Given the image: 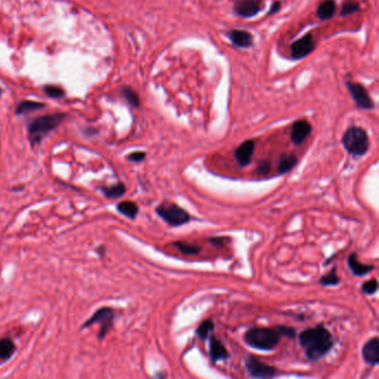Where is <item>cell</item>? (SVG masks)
Here are the masks:
<instances>
[{"label": "cell", "mask_w": 379, "mask_h": 379, "mask_svg": "<svg viewBox=\"0 0 379 379\" xmlns=\"http://www.w3.org/2000/svg\"><path fill=\"white\" fill-rule=\"evenodd\" d=\"M299 344L311 362H317L326 356L334 347V338L323 326L308 328L299 334Z\"/></svg>", "instance_id": "cell-1"}, {"label": "cell", "mask_w": 379, "mask_h": 379, "mask_svg": "<svg viewBox=\"0 0 379 379\" xmlns=\"http://www.w3.org/2000/svg\"><path fill=\"white\" fill-rule=\"evenodd\" d=\"M279 331L272 328H251L246 332L244 339L251 348L258 350H272L281 342Z\"/></svg>", "instance_id": "cell-2"}, {"label": "cell", "mask_w": 379, "mask_h": 379, "mask_svg": "<svg viewBox=\"0 0 379 379\" xmlns=\"http://www.w3.org/2000/svg\"><path fill=\"white\" fill-rule=\"evenodd\" d=\"M64 114H51L42 116L32 121L28 127L29 141L32 146L38 145L46 135L57 128L61 123L64 121Z\"/></svg>", "instance_id": "cell-3"}, {"label": "cell", "mask_w": 379, "mask_h": 379, "mask_svg": "<svg viewBox=\"0 0 379 379\" xmlns=\"http://www.w3.org/2000/svg\"><path fill=\"white\" fill-rule=\"evenodd\" d=\"M343 145L352 156H364L369 149L367 132L361 127H350L343 136Z\"/></svg>", "instance_id": "cell-4"}, {"label": "cell", "mask_w": 379, "mask_h": 379, "mask_svg": "<svg viewBox=\"0 0 379 379\" xmlns=\"http://www.w3.org/2000/svg\"><path fill=\"white\" fill-rule=\"evenodd\" d=\"M156 212L172 227H179L191 221V217L184 208L176 204L165 203L156 208Z\"/></svg>", "instance_id": "cell-5"}, {"label": "cell", "mask_w": 379, "mask_h": 379, "mask_svg": "<svg viewBox=\"0 0 379 379\" xmlns=\"http://www.w3.org/2000/svg\"><path fill=\"white\" fill-rule=\"evenodd\" d=\"M114 319H115V311L112 310L110 307H103L101 309H98L95 314L84 324L82 328L85 329L96 323L101 324V330H99L98 338L102 341V339H104L105 336L108 334V331L111 329L112 324H114Z\"/></svg>", "instance_id": "cell-6"}, {"label": "cell", "mask_w": 379, "mask_h": 379, "mask_svg": "<svg viewBox=\"0 0 379 379\" xmlns=\"http://www.w3.org/2000/svg\"><path fill=\"white\" fill-rule=\"evenodd\" d=\"M246 369L251 377L255 378H271L277 375V369L272 366L259 362L255 356L248 355L245 359Z\"/></svg>", "instance_id": "cell-7"}, {"label": "cell", "mask_w": 379, "mask_h": 379, "mask_svg": "<svg viewBox=\"0 0 379 379\" xmlns=\"http://www.w3.org/2000/svg\"><path fill=\"white\" fill-rule=\"evenodd\" d=\"M347 88L350 92L351 97L354 98V101L358 108L369 110L375 107L374 102H372V99L368 95V92L365 89L364 86H362L361 84L348 82Z\"/></svg>", "instance_id": "cell-8"}, {"label": "cell", "mask_w": 379, "mask_h": 379, "mask_svg": "<svg viewBox=\"0 0 379 379\" xmlns=\"http://www.w3.org/2000/svg\"><path fill=\"white\" fill-rule=\"evenodd\" d=\"M262 10L261 0H237L234 5L235 14L243 18H251Z\"/></svg>", "instance_id": "cell-9"}, {"label": "cell", "mask_w": 379, "mask_h": 379, "mask_svg": "<svg viewBox=\"0 0 379 379\" xmlns=\"http://www.w3.org/2000/svg\"><path fill=\"white\" fill-rule=\"evenodd\" d=\"M315 48V43L314 38H312L311 34L305 35L302 39L295 42L291 45L290 50H291V57L294 59H302L306 56H308L310 52Z\"/></svg>", "instance_id": "cell-10"}, {"label": "cell", "mask_w": 379, "mask_h": 379, "mask_svg": "<svg viewBox=\"0 0 379 379\" xmlns=\"http://www.w3.org/2000/svg\"><path fill=\"white\" fill-rule=\"evenodd\" d=\"M310 132H311V126L308 122L298 121L292 125L291 134H290L291 142L295 145H301L306 141V139H307V137L310 135Z\"/></svg>", "instance_id": "cell-11"}, {"label": "cell", "mask_w": 379, "mask_h": 379, "mask_svg": "<svg viewBox=\"0 0 379 379\" xmlns=\"http://www.w3.org/2000/svg\"><path fill=\"white\" fill-rule=\"evenodd\" d=\"M362 354L367 364L371 366L379 364V341L377 337L371 338L370 341L364 345Z\"/></svg>", "instance_id": "cell-12"}, {"label": "cell", "mask_w": 379, "mask_h": 379, "mask_svg": "<svg viewBox=\"0 0 379 379\" xmlns=\"http://www.w3.org/2000/svg\"><path fill=\"white\" fill-rule=\"evenodd\" d=\"M255 151V143L252 141H247L243 143L239 147L235 150V158L237 163L245 167L248 166L251 162V157L254 155Z\"/></svg>", "instance_id": "cell-13"}, {"label": "cell", "mask_w": 379, "mask_h": 379, "mask_svg": "<svg viewBox=\"0 0 379 379\" xmlns=\"http://www.w3.org/2000/svg\"><path fill=\"white\" fill-rule=\"evenodd\" d=\"M228 37L232 44L241 48L251 47L252 44H254V38H252V35L250 34V32L246 31V30H238V29L230 30L228 32Z\"/></svg>", "instance_id": "cell-14"}, {"label": "cell", "mask_w": 379, "mask_h": 379, "mask_svg": "<svg viewBox=\"0 0 379 379\" xmlns=\"http://www.w3.org/2000/svg\"><path fill=\"white\" fill-rule=\"evenodd\" d=\"M209 356L211 361L216 363L219 361H226L229 357L227 349H226L223 343L216 337H210V345H209Z\"/></svg>", "instance_id": "cell-15"}, {"label": "cell", "mask_w": 379, "mask_h": 379, "mask_svg": "<svg viewBox=\"0 0 379 379\" xmlns=\"http://www.w3.org/2000/svg\"><path fill=\"white\" fill-rule=\"evenodd\" d=\"M348 267L351 270V272L356 276H365L367 275L368 272H370L375 267L371 265H365V264H361L358 262L357 256L355 252L349 255L348 257Z\"/></svg>", "instance_id": "cell-16"}, {"label": "cell", "mask_w": 379, "mask_h": 379, "mask_svg": "<svg viewBox=\"0 0 379 379\" xmlns=\"http://www.w3.org/2000/svg\"><path fill=\"white\" fill-rule=\"evenodd\" d=\"M297 164V158L292 154H284L279 158L278 162V172L279 174H287Z\"/></svg>", "instance_id": "cell-17"}, {"label": "cell", "mask_w": 379, "mask_h": 379, "mask_svg": "<svg viewBox=\"0 0 379 379\" xmlns=\"http://www.w3.org/2000/svg\"><path fill=\"white\" fill-rule=\"evenodd\" d=\"M336 11V4L332 0H324V2L319 5L317 9V16L322 19V21H327L335 15Z\"/></svg>", "instance_id": "cell-18"}, {"label": "cell", "mask_w": 379, "mask_h": 379, "mask_svg": "<svg viewBox=\"0 0 379 379\" xmlns=\"http://www.w3.org/2000/svg\"><path fill=\"white\" fill-rule=\"evenodd\" d=\"M117 210L123 214L124 216L128 217L130 219H135L138 215V206L136 203L130 202V201H126V202H122L117 205Z\"/></svg>", "instance_id": "cell-19"}, {"label": "cell", "mask_w": 379, "mask_h": 379, "mask_svg": "<svg viewBox=\"0 0 379 379\" xmlns=\"http://www.w3.org/2000/svg\"><path fill=\"white\" fill-rule=\"evenodd\" d=\"M16 350L14 342L9 338H4L0 341V361H7Z\"/></svg>", "instance_id": "cell-20"}, {"label": "cell", "mask_w": 379, "mask_h": 379, "mask_svg": "<svg viewBox=\"0 0 379 379\" xmlns=\"http://www.w3.org/2000/svg\"><path fill=\"white\" fill-rule=\"evenodd\" d=\"M101 190L107 198L117 199L121 198L126 192V186L122 183H119L117 185L110 186V187H101Z\"/></svg>", "instance_id": "cell-21"}, {"label": "cell", "mask_w": 379, "mask_h": 379, "mask_svg": "<svg viewBox=\"0 0 379 379\" xmlns=\"http://www.w3.org/2000/svg\"><path fill=\"white\" fill-rule=\"evenodd\" d=\"M45 107V105L42 103H36V102H30V101H26L19 104L17 106L16 109V114L17 115H23V114H27V112L30 111H35L37 109H42Z\"/></svg>", "instance_id": "cell-22"}, {"label": "cell", "mask_w": 379, "mask_h": 379, "mask_svg": "<svg viewBox=\"0 0 379 379\" xmlns=\"http://www.w3.org/2000/svg\"><path fill=\"white\" fill-rule=\"evenodd\" d=\"M174 246L185 255H197L201 252V248L198 246L186 242H176L174 243Z\"/></svg>", "instance_id": "cell-23"}, {"label": "cell", "mask_w": 379, "mask_h": 379, "mask_svg": "<svg viewBox=\"0 0 379 379\" xmlns=\"http://www.w3.org/2000/svg\"><path fill=\"white\" fill-rule=\"evenodd\" d=\"M214 328H215L214 323L208 319V321H205L198 326V328L196 330V334L201 339H207L211 332L214 331Z\"/></svg>", "instance_id": "cell-24"}, {"label": "cell", "mask_w": 379, "mask_h": 379, "mask_svg": "<svg viewBox=\"0 0 379 379\" xmlns=\"http://www.w3.org/2000/svg\"><path fill=\"white\" fill-rule=\"evenodd\" d=\"M361 9V6H359L357 3L355 2H346L341 10V16H349L351 14H355V12L359 11Z\"/></svg>", "instance_id": "cell-25"}, {"label": "cell", "mask_w": 379, "mask_h": 379, "mask_svg": "<svg viewBox=\"0 0 379 379\" xmlns=\"http://www.w3.org/2000/svg\"><path fill=\"white\" fill-rule=\"evenodd\" d=\"M123 95L126 99H127V102L131 106H134V107H138V106H139V97L136 94L135 90H132L129 87H126V88L123 89Z\"/></svg>", "instance_id": "cell-26"}, {"label": "cell", "mask_w": 379, "mask_h": 379, "mask_svg": "<svg viewBox=\"0 0 379 379\" xmlns=\"http://www.w3.org/2000/svg\"><path fill=\"white\" fill-rule=\"evenodd\" d=\"M339 283V278L336 274V267L332 268L328 275H325L321 278V284L324 286H335Z\"/></svg>", "instance_id": "cell-27"}, {"label": "cell", "mask_w": 379, "mask_h": 379, "mask_svg": "<svg viewBox=\"0 0 379 379\" xmlns=\"http://www.w3.org/2000/svg\"><path fill=\"white\" fill-rule=\"evenodd\" d=\"M377 289H378V283L376 279H371V281L365 283L362 286V291L364 292V294H367V295L375 294Z\"/></svg>", "instance_id": "cell-28"}, {"label": "cell", "mask_w": 379, "mask_h": 379, "mask_svg": "<svg viewBox=\"0 0 379 379\" xmlns=\"http://www.w3.org/2000/svg\"><path fill=\"white\" fill-rule=\"evenodd\" d=\"M45 92L51 98H62L65 95L64 90L56 86H46Z\"/></svg>", "instance_id": "cell-29"}, {"label": "cell", "mask_w": 379, "mask_h": 379, "mask_svg": "<svg viewBox=\"0 0 379 379\" xmlns=\"http://www.w3.org/2000/svg\"><path fill=\"white\" fill-rule=\"evenodd\" d=\"M277 330L279 331V334H281V336H286V337H289V338H294L296 332H295V329H292L290 327H287V326H279V327L277 328Z\"/></svg>", "instance_id": "cell-30"}, {"label": "cell", "mask_w": 379, "mask_h": 379, "mask_svg": "<svg viewBox=\"0 0 379 379\" xmlns=\"http://www.w3.org/2000/svg\"><path fill=\"white\" fill-rule=\"evenodd\" d=\"M146 157V154L143 151H135L132 152V154H130L128 156V159L130 162H135V163H139V162H143L144 159Z\"/></svg>", "instance_id": "cell-31"}, {"label": "cell", "mask_w": 379, "mask_h": 379, "mask_svg": "<svg viewBox=\"0 0 379 379\" xmlns=\"http://www.w3.org/2000/svg\"><path fill=\"white\" fill-rule=\"evenodd\" d=\"M269 170H270V163L269 162L264 161V162H261V163L258 164L257 171L261 175H266Z\"/></svg>", "instance_id": "cell-32"}, {"label": "cell", "mask_w": 379, "mask_h": 379, "mask_svg": "<svg viewBox=\"0 0 379 379\" xmlns=\"http://www.w3.org/2000/svg\"><path fill=\"white\" fill-rule=\"evenodd\" d=\"M227 241H229V239H227L226 237H215V238H211L209 242L211 244H214L215 246H224V243H226Z\"/></svg>", "instance_id": "cell-33"}, {"label": "cell", "mask_w": 379, "mask_h": 379, "mask_svg": "<svg viewBox=\"0 0 379 379\" xmlns=\"http://www.w3.org/2000/svg\"><path fill=\"white\" fill-rule=\"evenodd\" d=\"M281 7H282V4H281V3H279V2L274 3V4L271 5V7H270V10H269V12H268V15L276 14V12H277L279 9H281Z\"/></svg>", "instance_id": "cell-34"}, {"label": "cell", "mask_w": 379, "mask_h": 379, "mask_svg": "<svg viewBox=\"0 0 379 379\" xmlns=\"http://www.w3.org/2000/svg\"><path fill=\"white\" fill-rule=\"evenodd\" d=\"M0 96H2V89H0Z\"/></svg>", "instance_id": "cell-35"}]
</instances>
